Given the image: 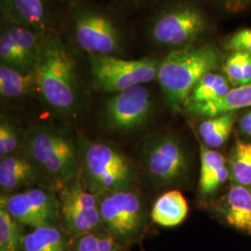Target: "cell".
Returning a JSON list of instances; mask_svg holds the SVG:
<instances>
[{
	"label": "cell",
	"mask_w": 251,
	"mask_h": 251,
	"mask_svg": "<svg viewBox=\"0 0 251 251\" xmlns=\"http://www.w3.org/2000/svg\"><path fill=\"white\" fill-rule=\"evenodd\" d=\"M21 225L0 207V251H21L23 237Z\"/></svg>",
	"instance_id": "cell-25"
},
{
	"label": "cell",
	"mask_w": 251,
	"mask_h": 251,
	"mask_svg": "<svg viewBox=\"0 0 251 251\" xmlns=\"http://www.w3.org/2000/svg\"><path fill=\"white\" fill-rule=\"evenodd\" d=\"M188 204L183 195L177 190L164 193L152 207V222L163 227L180 225L188 214Z\"/></svg>",
	"instance_id": "cell-17"
},
{
	"label": "cell",
	"mask_w": 251,
	"mask_h": 251,
	"mask_svg": "<svg viewBox=\"0 0 251 251\" xmlns=\"http://www.w3.org/2000/svg\"><path fill=\"white\" fill-rule=\"evenodd\" d=\"M140 156L145 173L159 186L175 184L188 172L187 154L174 135H153L145 139Z\"/></svg>",
	"instance_id": "cell-7"
},
{
	"label": "cell",
	"mask_w": 251,
	"mask_h": 251,
	"mask_svg": "<svg viewBox=\"0 0 251 251\" xmlns=\"http://www.w3.org/2000/svg\"><path fill=\"white\" fill-rule=\"evenodd\" d=\"M0 61L1 64L16 68L22 71H33L29 68L25 59L21 53L7 27L2 25L0 33Z\"/></svg>",
	"instance_id": "cell-26"
},
{
	"label": "cell",
	"mask_w": 251,
	"mask_h": 251,
	"mask_svg": "<svg viewBox=\"0 0 251 251\" xmlns=\"http://www.w3.org/2000/svg\"><path fill=\"white\" fill-rule=\"evenodd\" d=\"M42 177L62 187L79 176L77 140L62 128L39 126L29 134L25 152Z\"/></svg>",
	"instance_id": "cell-4"
},
{
	"label": "cell",
	"mask_w": 251,
	"mask_h": 251,
	"mask_svg": "<svg viewBox=\"0 0 251 251\" xmlns=\"http://www.w3.org/2000/svg\"><path fill=\"white\" fill-rule=\"evenodd\" d=\"M2 25L7 27L16 45L18 46L21 53L25 59L29 68L34 71L47 32H39L33 28L6 20H2Z\"/></svg>",
	"instance_id": "cell-19"
},
{
	"label": "cell",
	"mask_w": 251,
	"mask_h": 251,
	"mask_svg": "<svg viewBox=\"0 0 251 251\" xmlns=\"http://www.w3.org/2000/svg\"><path fill=\"white\" fill-rule=\"evenodd\" d=\"M23 144L20 129L9 120L1 117L0 122V159L14 154Z\"/></svg>",
	"instance_id": "cell-27"
},
{
	"label": "cell",
	"mask_w": 251,
	"mask_h": 251,
	"mask_svg": "<svg viewBox=\"0 0 251 251\" xmlns=\"http://www.w3.org/2000/svg\"><path fill=\"white\" fill-rule=\"evenodd\" d=\"M225 9L232 12H241L251 7V0H220Z\"/></svg>",
	"instance_id": "cell-32"
},
{
	"label": "cell",
	"mask_w": 251,
	"mask_h": 251,
	"mask_svg": "<svg viewBox=\"0 0 251 251\" xmlns=\"http://www.w3.org/2000/svg\"><path fill=\"white\" fill-rule=\"evenodd\" d=\"M0 207L21 226L33 229L56 225L60 220L58 196L52 189L46 186L35 185L1 195Z\"/></svg>",
	"instance_id": "cell-11"
},
{
	"label": "cell",
	"mask_w": 251,
	"mask_h": 251,
	"mask_svg": "<svg viewBox=\"0 0 251 251\" xmlns=\"http://www.w3.org/2000/svg\"><path fill=\"white\" fill-rule=\"evenodd\" d=\"M207 27L208 21L202 9L181 3L157 13L149 25L148 36L152 45L173 50L194 45Z\"/></svg>",
	"instance_id": "cell-5"
},
{
	"label": "cell",
	"mask_w": 251,
	"mask_h": 251,
	"mask_svg": "<svg viewBox=\"0 0 251 251\" xmlns=\"http://www.w3.org/2000/svg\"><path fill=\"white\" fill-rule=\"evenodd\" d=\"M233 88L225 74L207 73L192 90L187 104L213 101L224 97Z\"/></svg>",
	"instance_id": "cell-23"
},
{
	"label": "cell",
	"mask_w": 251,
	"mask_h": 251,
	"mask_svg": "<svg viewBox=\"0 0 251 251\" xmlns=\"http://www.w3.org/2000/svg\"><path fill=\"white\" fill-rule=\"evenodd\" d=\"M36 90L34 71L25 72L5 64L0 65V94L6 100H18Z\"/></svg>",
	"instance_id": "cell-21"
},
{
	"label": "cell",
	"mask_w": 251,
	"mask_h": 251,
	"mask_svg": "<svg viewBox=\"0 0 251 251\" xmlns=\"http://www.w3.org/2000/svg\"><path fill=\"white\" fill-rule=\"evenodd\" d=\"M235 119V112H229L201 122L198 132L203 144L211 149L223 146L231 135Z\"/></svg>",
	"instance_id": "cell-22"
},
{
	"label": "cell",
	"mask_w": 251,
	"mask_h": 251,
	"mask_svg": "<svg viewBox=\"0 0 251 251\" xmlns=\"http://www.w3.org/2000/svg\"><path fill=\"white\" fill-rule=\"evenodd\" d=\"M153 100L144 85L114 93L104 102L103 120L107 128L121 132H133L146 125L153 113Z\"/></svg>",
	"instance_id": "cell-12"
},
{
	"label": "cell",
	"mask_w": 251,
	"mask_h": 251,
	"mask_svg": "<svg viewBox=\"0 0 251 251\" xmlns=\"http://www.w3.org/2000/svg\"><path fill=\"white\" fill-rule=\"evenodd\" d=\"M42 177L36 165L25 153H14L0 161V187L2 195L35 186Z\"/></svg>",
	"instance_id": "cell-13"
},
{
	"label": "cell",
	"mask_w": 251,
	"mask_h": 251,
	"mask_svg": "<svg viewBox=\"0 0 251 251\" xmlns=\"http://www.w3.org/2000/svg\"><path fill=\"white\" fill-rule=\"evenodd\" d=\"M73 36L76 46L91 55L121 53L123 34L116 20L100 9H82L73 18Z\"/></svg>",
	"instance_id": "cell-9"
},
{
	"label": "cell",
	"mask_w": 251,
	"mask_h": 251,
	"mask_svg": "<svg viewBox=\"0 0 251 251\" xmlns=\"http://www.w3.org/2000/svg\"><path fill=\"white\" fill-rule=\"evenodd\" d=\"M98 200L102 228L117 241H130L142 232L146 209L133 187L101 195Z\"/></svg>",
	"instance_id": "cell-8"
},
{
	"label": "cell",
	"mask_w": 251,
	"mask_h": 251,
	"mask_svg": "<svg viewBox=\"0 0 251 251\" xmlns=\"http://www.w3.org/2000/svg\"><path fill=\"white\" fill-rule=\"evenodd\" d=\"M65 1H68V2H74V1H77V0H65Z\"/></svg>",
	"instance_id": "cell-36"
},
{
	"label": "cell",
	"mask_w": 251,
	"mask_h": 251,
	"mask_svg": "<svg viewBox=\"0 0 251 251\" xmlns=\"http://www.w3.org/2000/svg\"><path fill=\"white\" fill-rule=\"evenodd\" d=\"M60 220L73 238L104 231L100 214L98 197L85 187L79 176L59 187Z\"/></svg>",
	"instance_id": "cell-10"
},
{
	"label": "cell",
	"mask_w": 251,
	"mask_h": 251,
	"mask_svg": "<svg viewBox=\"0 0 251 251\" xmlns=\"http://www.w3.org/2000/svg\"><path fill=\"white\" fill-rule=\"evenodd\" d=\"M199 145L201 169L198 186L201 195L208 196L225 183L230 172L223 153L208 148L203 142Z\"/></svg>",
	"instance_id": "cell-16"
},
{
	"label": "cell",
	"mask_w": 251,
	"mask_h": 251,
	"mask_svg": "<svg viewBox=\"0 0 251 251\" xmlns=\"http://www.w3.org/2000/svg\"><path fill=\"white\" fill-rule=\"evenodd\" d=\"M230 178L233 184L251 185V143L236 142L229 159Z\"/></svg>",
	"instance_id": "cell-24"
},
{
	"label": "cell",
	"mask_w": 251,
	"mask_h": 251,
	"mask_svg": "<svg viewBox=\"0 0 251 251\" xmlns=\"http://www.w3.org/2000/svg\"><path fill=\"white\" fill-rule=\"evenodd\" d=\"M74 239L73 251H100L98 232L85 233Z\"/></svg>",
	"instance_id": "cell-30"
},
{
	"label": "cell",
	"mask_w": 251,
	"mask_h": 251,
	"mask_svg": "<svg viewBox=\"0 0 251 251\" xmlns=\"http://www.w3.org/2000/svg\"><path fill=\"white\" fill-rule=\"evenodd\" d=\"M34 72L46 104L59 114H74L79 101L78 81L72 56L56 32H47Z\"/></svg>",
	"instance_id": "cell-1"
},
{
	"label": "cell",
	"mask_w": 251,
	"mask_h": 251,
	"mask_svg": "<svg viewBox=\"0 0 251 251\" xmlns=\"http://www.w3.org/2000/svg\"><path fill=\"white\" fill-rule=\"evenodd\" d=\"M239 127L244 134L251 138V109L246 113L239 121Z\"/></svg>",
	"instance_id": "cell-34"
},
{
	"label": "cell",
	"mask_w": 251,
	"mask_h": 251,
	"mask_svg": "<svg viewBox=\"0 0 251 251\" xmlns=\"http://www.w3.org/2000/svg\"><path fill=\"white\" fill-rule=\"evenodd\" d=\"M225 48L231 53L241 52L251 56V29H241L228 36L225 40Z\"/></svg>",
	"instance_id": "cell-28"
},
{
	"label": "cell",
	"mask_w": 251,
	"mask_h": 251,
	"mask_svg": "<svg viewBox=\"0 0 251 251\" xmlns=\"http://www.w3.org/2000/svg\"><path fill=\"white\" fill-rule=\"evenodd\" d=\"M246 108H251V83L233 87L220 99L204 103H190L185 109L193 115L210 118Z\"/></svg>",
	"instance_id": "cell-15"
},
{
	"label": "cell",
	"mask_w": 251,
	"mask_h": 251,
	"mask_svg": "<svg viewBox=\"0 0 251 251\" xmlns=\"http://www.w3.org/2000/svg\"><path fill=\"white\" fill-rule=\"evenodd\" d=\"M223 69L233 87L242 86V54L240 52L230 54L223 63Z\"/></svg>",
	"instance_id": "cell-29"
},
{
	"label": "cell",
	"mask_w": 251,
	"mask_h": 251,
	"mask_svg": "<svg viewBox=\"0 0 251 251\" xmlns=\"http://www.w3.org/2000/svg\"><path fill=\"white\" fill-rule=\"evenodd\" d=\"M222 63V52L212 44L191 45L171 50L160 61L157 74L167 105L173 112L185 108L196 85Z\"/></svg>",
	"instance_id": "cell-2"
},
{
	"label": "cell",
	"mask_w": 251,
	"mask_h": 251,
	"mask_svg": "<svg viewBox=\"0 0 251 251\" xmlns=\"http://www.w3.org/2000/svg\"><path fill=\"white\" fill-rule=\"evenodd\" d=\"M21 251H69V244L60 227L48 225L25 234Z\"/></svg>",
	"instance_id": "cell-20"
},
{
	"label": "cell",
	"mask_w": 251,
	"mask_h": 251,
	"mask_svg": "<svg viewBox=\"0 0 251 251\" xmlns=\"http://www.w3.org/2000/svg\"><path fill=\"white\" fill-rule=\"evenodd\" d=\"M125 1L130 5L140 6V5H146L148 3H152L154 0H125Z\"/></svg>",
	"instance_id": "cell-35"
},
{
	"label": "cell",
	"mask_w": 251,
	"mask_h": 251,
	"mask_svg": "<svg viewBox=\"0 0 251 251\" xmlns=\"http://www.w3.org/2000/svg\"><path fill=\"white\" fill-rule=\"evenodd\" d=\"M100 251H121L119 241L105 231L98 232Z\"/></svg>",
	"instance_id": "cell-31"
},
{
	"label": "cell",
	"mask_w": 251,
	"mask_h": 251,
	"mask_svg": "<svg viewBox=\"0 0 251 251\" xmlns=\"http://www.w3.org/2000/svg\"><path fill=\"white\" fill-rule=\"evenodd\" d=\"M4 20L33 28L49 31L48 13L44 0H1Z\"/></svg>",
	"instance_id": "cell-14"
},
{
	"label": "cell",
	"mask_w": 251,
	"mask_h": 251,
	"mask_svg": "<svg viewBox=\"0 0 251 251\" xmlns=\"http://www.w3.org/2000/svg\"><path fill=\"white\" fill-rule=\"evenodd\" d=\"M79 178L92 194L101 195L131 188L137 179L134 164L117 145L77 136Z\"/></svg>",
	"instance_id": "cell-3"
},
{
	"label": "cell",
	"mask_w": 251,
	"mask_h": 251,
	"mask_svg": "<svg viewBox=\"0 0 251 251\" xmlns=\"http://www.w3.org/2000/svg\"><path fill=\"white\" fill-rule=\"evenodd\" d=\"M225 218L233 228L251 233V191L246 186L233 184L225 203Z\"/></svg>",
	"instance_id": "cell-18"
},
{
	"label": "cell",
	"mask_w": 251,
	"mask_h": 251,
	"mask_svg": "<svg viewBox=\"0 0 251 251\" xmlns=\"http://www.w3.org/2000/svg\"><path fill=\"white\" fill-rule=\"evenodd\" d=\"M242 54L243 85H247L251 83V56L249 54Z\"/></svg>",
	"instance_id": "cell-33"
},
{
	"label": "cell",
	"mask_w": 251,
	"mask_h": 251,
	"mask_svg": "<svg viewBox=\"0 0 251 251\" xmlns=\"http://www.w3.org/2000/svg\"><path fill=\"white\" fill-rule=\"evenodd\" d=\"M160 61L154 58L126 60L114 55H91L92 79L100 90L117 93L157 79Z\"/></svg>",
	"instance_id": "cell-6"
}]
</instances>
